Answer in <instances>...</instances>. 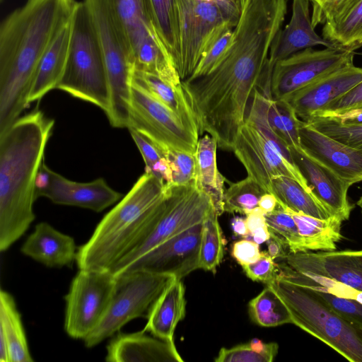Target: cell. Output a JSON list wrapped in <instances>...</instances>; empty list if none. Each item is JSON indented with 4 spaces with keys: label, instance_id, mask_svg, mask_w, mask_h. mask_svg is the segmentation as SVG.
Instances as JSON below:
<instances>
[{
    "label": "cell",
    "instance_id": "39",
    "mask_svg": "<svg viewBox=\"0 0 362 362\" xmlns=\"http://www.w3.org/2000/svg\"><path fill=\"white\" fill-rule=\"evenodd\" d=\"M315 117L341 122L362 121V81L313 117Z\"/></svg>",
    "mask_w": 362,
    "mask_h": 362
},
{
    "label": "cell",
    "instance_id": "41",
    "mask_svg": "<svg viewBox=\"0 0 362 362\" xmlns=\"http://www.w3.org/2000/svg\"><path fill=\"white\" fill-rule=\"evenodd\" d=\"M312 289L321 300L337 314L362 329L361 303L356 299L338 296L323 290Z\"/></svg>",
    "mask_w": 362,
    "mask_h": 362
},
{
    "label": "cell",
    "instance_id": "46",
    "mask_svg": "<svg viewBox=\"0 0 362 362\" xmlns=\"http://www.w3.org/2000/svg\"><path fill=\"white\" fill-rule=\"evenodd\" d=\"M357 0H327L320 6L313 8L312 23L314 27L325 23L346 11Z\"/></svg>",
    "mask_w": 362,
    "mask_h": 362
},
{
    "label": "cell",
    "instance_id": "57",
    "mask_svg": "<svg viewBox=\"0 0 362 362\" xmlns=\"http://www.w3.org/2000/svg\"><path fill=\"white\" fill-rule=\"evenodd\" d=\"M310 1H311L313 4H314L317 0H309Z\"/></svg>",
    "mask_w": 362,
    "mask_h": 362
},
{
    "label": "cell",
    "instance_id": "59",
    "mask_svg": "<svg viewBox=\"0 0 362 362\" xmlns=\"http://www.w3.org/2000/svg\"><path fill=\"white\" fill-rule=\"evenodd\" d=\"M4 0H0L1 2H2Z\"/></svg>",
    "mask_w": 362,
    "mask_h": 362
},
{
    "label": "cell",
    "instance_id": "19",
    "mask_svg": "<svg viewBox=\"0 0 362 362\" xmlns=\"http://www.w3.org/2000/svg\"><path fill=\"white\" fill-rule=\"evenodd\" d=\"M299 135L300 148L309 156L351 185L362 182V150L344 144L304 122Z\"/></svg>",
    "mask_w": 362,
    "mask_h": 362
},
{
    "label": "cell",
    "instance_id": "32",
    "mask_svg": "<svg viewBox=\"0 0 362 362\" xmlns=\"http://www.w3.org/2000/svg\"><path fill=\"white\" fill-rule=\"evenodd\" d=\"M323 37L337 48L354 52L362 46V0L324 23Z\"/></svg>",
    "mask_w": 362,
    "mask_h": 362
},
{
    "label": "cell",
    "instance_id": "6",
    "mask_svg": "<svg viewBox=\"0 0 362 362\" xmlns=\"http://www.w3.org/2000/svg\"><path fill=\"white\" fill-rule=\"evenodd\" d=\"M272 288L288 310L292 323L352 362H362V329L337 314L310 288L276 278Z\"/></svg>",
    "mask_w": 362,
    "mask_h": 362
},
{
    "label": "cell",
    "instance_id": "58",
    "mask_svg": "<svg viewBox=\"0 0 362 362\" xmlns=\"http://www.w3.org/2000/svg\"><path fill=\"white\" fill-rule=\"evenodd\" d=\"M243 1V3H245V0H242Z\"/></svg>",
    "mask_w": 362,
    "mask_h": 362
},
{
    "label": "cell",
    "instance_id": "15",
    "mask_svg": "<svg viewBox=\"0 0 362 362\" xmlns=\"http://www.w3.org/2000/svg\"><path fill=\"white\" fill-rule=\"evenodd\" d=\"M232 151L246 169L247 176L266 192L270 191L272 179L280 175L290 177L310 190L298 168L245 122L238 130Z\"/></svg>",
    "mask_w": 362,
    "mask_h": 362
},
{
    "label": "cell",
    "instance_id": "2",
    "mask_svg": "<svg viewBox=\"0 0 362 362\" xmlns=\"http://www.w3.org/2000/svg\"><path fill=\"white\" fill-rule=\"evenodd\" d=\"M76 0H27L0 26V133L28 106L40 60L70 21Z\"/></svg>",
    "mask_w": 362,
    "mask_h": 362
},
{
    "label": "cell",
    "instance_id": "40",
    "mask_svg": "<svg viewBox=\"0 0 362 362\" xmlns=\"http://www.w3.org/2000/svg\"><path fill=\"white\" fill-rule=\"evenodd\" d=\"M265 219L269 229L286 241L290 252H303L297 225L288 211L278 204L273 211L265 214Z\"/></svg>",
    "mask_w": 362,
    "mask_h": 362
},
{
    "label": "cell",
    "instance_id": "25",
    "mask_svg": "<svg viewBox=\"0 0 362 362\" xmlns=\"http://www.w3.org/2000/svg\"><path fill=\"white\" fill-rule=\"evenodd\" d=\"M185 307L184 285L181 279H174L151 306L143 330L174 342V332L185 316Z\"/></svg>",
    "mask_w": 362,
    "mask_h": 362
},
{
    "label": "cell",
    "instance_id": "17",
    "mask_svg": "<svg viewBox=\"0 0 362 362\" xmlns=\"http://www.w3.org/2000/svg\"><path fill=\"white\" fill-rule=\"evenodd\" d=\"M284 259L297 272L332 279L362 292V250L290 252Z\"/></svg>",
    "mask_w": 362,
    "mask_h": 362
},
{
    "label": "cell",
    "instance_id": "52",
    "mask_svg": "<svg viewBox=\"0 0 362 362\" xmlns=\"http://www.w3.org/2000/svg\"><path fill=\"white\" fill-rule=\"evenodd\" d=\"M275 196L270 192H265L261 197L258 207L266 214L273 211L278 206Z\"/></svg>",
    "mask_w": 362,
    "mask_h": 362
},
{
    "label": "cell",
    "instance_id": "45",
    "mask_svg": "<svg viewBox=\"0 0 362 362\" xmlns=\"http://www.w3.org/2000/svg\"><path fill=\"white\" fill-rule=\"evenodd\" d=\"M233 32L224 34L209 49L194 74L189 77H197L209 73L222 59L231 42Z\"/></svg>",
    "mask_w": 362,
    "mask_h": 362
},
{
    "label": "cell",
    "instance_id": "29",
    "mask_svg": "<svg viewBox=\"0 0 362 362\" xmlns=\"http://www.w3.org/2000/svg\"><path fill=\"white\" fill-rule=\"evenodd\" d=\"M286 210L291 214L297 225L303 252L336 250L337 243L342 238L341 228L344 221L341 218L332 216L327 219H320Z\"/></svg>",
    "mask_w": 362,
    "mask_h": 362
},
{
    "label": "cell",
    "instance_id": "34",
    "mask_svg": "<svg viewBox=\"0 0 362 362\" xmlns=\"http://www.w3.org/2000/svg\"><path fill=\"white\" fill-rule=\"evenodd\" d=\"M248 308L251 319L259 326L276 327L292 323L286 305L268 286L250 301Z\"/></svg>",
    "mask_w": 362,
    "mask_h": 362
},
{
    "label": "cell",
    "instance_id": "55",
    "mask_svg": "<svg viewBox=\"0 0 362 362\" xmlns=\"http://www.w3.org/2000/svg\"><path fill=\"white\" fill-rule=\"evenodd\" d=\"M327 0H317L314 4H313V8H315L318 6H320L323 2L326 1Z\"/></svg>",
    "mask_w": 362,
    "mask_h": 362
},
{
    "label": "cell",
    "instance_id": "16",
    "mask_svg": "<svg viewBox=\"0 0 362 362\" xmlns=\"http://www.w3.org/2000/svg\"><path fill=\"white\" fill-rule=\"evenodd\" d=\"M202 223L158 245L129 264L121 273L142 270L169 274L181 279L199 269Z\"/></svg>",
    "mask_w": 362,
    "mask_h": 362
},
{
    "label": "cell",
    "instance_id": "22",
    "mask_svg": "<svg viewBox=\"0 0 362 362\" xmlns=\"http://www.w3.org/2000/svg\"><path fill=\"white\" fill-rule=\"evenodd\" d=\"M309 3V0H293L290 21L278 32L270 48L269 63L272 67L279 60L316 45L337 48L315 31Z\"/></svg>",
    "mask_w": 362,
    "mask_h": 362
},
{
    "label": "cell",
    "instance_id": "49",
    "mask_svg": "<svg viewBox=\"0 0 362 362\" xmlns=\"http://www.w3.org/2000/svg\"><path fill=\"white\" fill-rule=\"evenodd\" d=\"M266 243L267 245V252L273 259L276 258L284 259L290 252L286 241L272 230H270V238Z\"/></svg>",
    "mask_w": 362,
    "mask_h": 362
},
{
    "label": "cell",
    "instance_id": "18",
    "mask_svg": "<svg viewBox=\"0 0 362 362\" xmlns=\"http://www.w3.org/2000/svg\"><path fill=\"white\" fill-rule=\"evenodd\" d=\"M292 162L306 181L311 193L334 216L346 221L353 209L347 193L351 186L329 168L305 153L289 147Z\"/></svg>",
    "mask_w": 362,
    "mask_h": 362
},
{
    "label": "cell",
    "instance_id": "38",
    "mask_svg": "<svg viewBox=\"0 0 362 362\" xmlns=\"http://www.w3.org/2000/svg\"><path fill=\"white\" fill-rule=\"evenodd\" d=\"M305 123L344 144L362 150V121L341 122L334 118L315 117Z\"/></svg>",
    "mask_w": 362,
    "mask_h": 362
},
{
    "label": "cell",
    "instance_id": "47",
    "mask_svg": "<svg viewBox=\"0 0 362 362\" xmlns=\"http://www.w3.org/2000/svg\"><path fill=\"white\" fill-rule=\"evenodd\" d=\"M129 130L145 163V171L148 172L159 159L165 156L158 146L139 132L134 129H129Z\"/></svg>",
    "mask_w": 362,
    "mask_h": 362
},
{
    "label": "cell",
    "instance_id": "28",
    "mask_svg": "<svg viewBox=\"0 0 362 362\" xmlns=\"http://www.w3.org/2000/svg\"><path fill=\"white\" fill-rule=\"evenodd\" d=\"M218 144L216 139L208 134L199 138L196 151V177L197 187L210 197L213 206L221 216L223 212L224 177L216 164Z\"/></svg>",
    "mask_w": 362,
    "mask_h": 362
},
{
    "label": "cell",
    "instance_id": "36",
    "mask_svg": "<svg viewBox=\"0 0 362 362\" xmlns=\"http://www.w3.org/2000/svg\"><path fill=\"white\" fill-rule=\"evenodd\" d=\"M268 120L272 130L288 148L300 147L299 129L303 121L286 100L270 99Z\"/></svg>",
    "mask_w": 362,
    "mask_h": 362
},
{
    "label": "cell",
    "instance_id": "51",
    "mask_svg": "<svg viewBox=\"0 0 362 362\" xmlns=\"http://www.w3.org/2000/svg\"><path fill=\"white\" fill-rule=\"evenodd\" d=\"M49 168L43 161L40 165L35 179V197H40L42 192L49 184Z\"/></svg>",
    "mask_w": 362,
    "mask_h": 362
},
{
    "label": "cell",
    "instance_id": "11",
    "mask_svg": "<svg viewBox=\"0 0 362 362\" xmlns=\"http://www.w3.org/2000/svg\"><path fill=\"white\" fill-rule=\"evenodd\" d=\"M166 185V195L160 215L150 235L122 260L112 274L121 273L147 252L168 239L202 223L214 209L207 194L196 182L187 185Z\"/></svg>",
    "mask_w": 362,
    "mask_h": 362
},
{
    "label": "cell",
    "instance_id": "7",
    "mask_svg": "<svg viewBox=\"0 0 362 362\" xmlns=\"http://www.w3.org/2000/svg\"><path fill=\"white\" fill-rule=\"evenodd\" d=\"M91 13L102 49L110 103L106 115L114 127L128 128L134 59L110 0H84Z\"/></svg>",
    "mask_w": 362,
    "mask_h": 362
},
{
    "label": "cell",
    "instance_id": "12",
    "mask_svg": "<svg viewBox=\"0 0 362 362\" xmlns=\"http://www.w3.org/2000/svg\"><path fill=\"white\" fill-rule=\"evenodd\" d=\"M128 129H134L164 153L178 150L194 153L199 134L141 86L132 83Z\"/></svg>",
    "mask_w": 362,
    "mask_h": 362
},
{
    "label": "cell",
    "instance_id": "50",
    "mask_svg": "<svg viewBox=\"0 0 362 362\" xmlns=\"http://www.w3.org/2000/svg\"><path fill=\"white\" fill-rule=\"evenodd\" d=\"M245 221L248 230L247 235L257 229L267 226L265 214L259 207L255 208L246 214Z\"/></svg>",
    "mask_w": 362,
    "mask_h": 362
},
{
    "label": "cell",
    "instance_id": "26",
    "mask_svg": "<svg viewBox=\"0 0 362 362\" xmlns=\"http://www.w3.org/2000/svg\"><path fill=\"white\" fill-rule=\"evenodd\" d=\"M71 30V19L57 35L39 64L28 99V104L40 100L57 88L66 64Z\"/></svg>",
    "mask_w": 362,
    "mask_h": 362
},
{
    "label": "cell",
    "instance_id": "35",
    "mask_svg": "<svg viewBox=\"0 0 362 362\" xmlns=\"http://www.w3.org/2000/svg\"><path fill=\"white\" fill-rule=\"evenodd\" d=\"M212 209L202 223L199 250V269L216 273L223 258L224 240L218 220Z\"/></svg>",
    "mask_w": 362,
    "mask_h": 362
},
{
    "label": "cell",
    "instance_id": "56",
    "mask_svg": "<svg viewBox=\"0 0 362 362\" xmlns=\"http://www.w3.org/2000/svg\"><path fill=\"white\" fill-rule=\"evenodd\" d=\"M357 205L361 208V209L362 211V195L360 197V199H358V201L357 202Z\"/></svg>",
    "mask_w": 362,
    "mask_h": 362
},
{
    "label": "cell",
    "instance_id": "8",
    "mask_svg": "<svg viewBox=\"0 0 362 362\" xmlns=\"http://www.w3.org/2000/svg\"><path fill=\"white\" fill-rule=\"evenodd\" d=\"M180 52L177 71L182 81L191 77L212 46L235 27L242 0H176Z\"/></svg>",
    "mask_w": 362,
    "mask_h": 362
},
{
    "label": "cell",
    "instance_id": "30",
    "mask_svg": "<svg viewBox=\"0 0 362 362\" xmlns=\"http://www.w3.org/2000/svg\"><path fill=\"white\" fill-rule=\"evenodd\" d=\"M132 83L149 92L175 112L187 128L199 134L195 117L185 95L182 86L176 88L155 74L135 69Z\"/></svg>",
    "mask_w": 362,
    "mask_h": 362
},
{
    "label": "cell",
    "instance_id": "31",
    "mask_svg": "<svg viewBox=\"0 0 362 362\" xmlns=\"http://www.w3.org/2000/svg\"><path fill=\"white\" fill-rule=\"evenodd\" d=\"M269 192L275 196L281 207L291 211L320 219H327L334 216L309 189L290 177H274Z\"/></svg>",
    "mask_w": 362,
    "mask_h": 362
},
{
    "label": "cell",
    "instance_id": "54",
    "mask_svg": "<svg viewBox=\"0 0 362 362\" xmlns=\"http://www.w3.org/2000/svg\"><path fill=\"white\" fill-rule=\"evenodd\" d=\"M270 238V230L267 226L257 229L253 233L249 234L245 239L254 241L260 245L267 242Z\"/></svg>",
    "mask_w": 362,
    "mask_h": 362
},
{
    "label": "cell",
    "instance_id": "13",
    "mask_svg": "<svg viewBox=\"0 0 362 362\" xmlns=\"http://www.w3.org/2000/svg\"><path fill=\"white\" fill-rule=\"evenodd\" d=\"M116 285L111 272L79 269L65 296L64 329L84 339L104 317Z\"/></svg>",
    "mask_w": 362,
    "mask_h": 362
},
{
    "label": "cell",
    "instance_id": "10",
    "mask_svg": "<svg viewBox=\"0 0 362 362\" xmlns=\"http://www.w3.org/2000/svg\"><path fill=\"white\" fill-rule=\"evenodd\" d=\"M110 1L129 42L134 69L180 86V76L156 32L149 0Z\"/></svg>",
    "mask_w": 362,
    "mask_h": 362
},
{
    "label": "cell",
    "instance_id": "23",
    "mask_svg": "<svg viewBox=\"0 0 362 362\" xmlns=\"http://www.w3.org/2000/svg\"><path fill=\"white\" fill-rule=\"evenodd\" d=\"M142 330L119 333L107 346L105 360L109 362H183L174 342Z\"/></svg>",
    "mask_w": 362,
    "mask_h": 362
},
{
    "label": "cell",
    "instance_id": "4",
    "mask_svg": "<svg viewBox=\"0 0 362 362\" xmlns=\"http://www.w3.org/2000/svg\"><path fill=\"white\" fill-rule=\"evenodd\" d=\"M165 184L145 172L100 221L77 250L78 269L112 272L153 230L163 206Z\"/></svg>",
    "mask_w": 362,
    "mask_h": 362
},
{
    "label": "cell",
    "instance_id": "1",
    "mask_svg": "<svg viewBox=\"0 0 362 362\" xmlns=\"http://www.w3.org/2000/svg\"><path fill=\"white\" fill-rule=\"evenodd\" d=\"M279 29L266 13L243 11L221 61L206 74L182 81L199 135L208 134L218 147L232 151L254 90L270 93L269 55Z\"/></svg>",
    "mask_w": 362,
    "mask_h": 362
},
{
    "label": "cell",
    "instance_id": "5",
    "mask_svg": "<svg viewBox=\"0 0 362 362\" xmlns=\"http://www.w3.org/2000/svg\"><path fill=\"white\" fill-rule=\"evenodd\" d=\"M56 88L99 107L105 114L109 110L110 95L104 58L84 1L77 3L71 18L66 64Z\"/></svg>",
    "mask_w": 362,
    "mask_h": 362
},
{
    "label": "cell",
    "instance_id": "44",
    "mask_svg": "<svg viewBox=\"0 0 362 362\" xmlns=\"http://www.w3.org/2000/svg\"><path fill=\"white\" fill-rule=\"evenodd\" d=\"M274 260L267 252L262 251L257 261L242 267L249 279L268 284L278 276L277 264Z\"/></svg>",
    "mask_w": 362,
    "mask_h": 362
},
{
    "label": "cell",
    "instance_id": "42",
    "mask_svg": "<svg viewBox=\"0 0 362 362\" xmlns=\"http://www.w3.org/2000/svg\"><path fill=\"white\" fill-rule=\"evenodd\" d=\"M173 170V185H187L195 182L196 158L194 153L178 150L163 153Z\"/></svg>",
    "mask_w": 362,
    "mask_h": 362
},
{
    "label": "cell",
    "instance_id": "3",
    "mask_svg": "<svg viewBox=\"0 0 362 362\" xmlns=\"http://www.w3.org/2000/svg\"><path fill=\"white\" fill-rule=\"evenodd\" d=\"M54 125V119L37 108L0 133L1 252L18 240L35 218V179Z\"/></svg>",
    "mask_w": 362,
    "mask_h": 362
},
{
    "label": "cell",
    "instance_id": "27",
    "mask_svg": "<svg viewBox=\"0 0 362 362\" xmlns=\"http://www.w3.org/2000/svg\"><path fill=\"white\" fill-rule=\"evenodd\" d=\"M0 361H33L16 302L3 289L0 291Z\"/></svg>",
    "mask_w": 362,
    "mask_h": 362
},
{
    "label": "cell",
    "instance_id": "9",
    "mask_svg": "<svg viewBox=\"0 0 362 362\" xmlns=\"http://www.w3.org/2000/svg\"><path fill=\"white\" fill-rule=\"evenodd\" d=\"M108 309L95 329L84 339L93 347L112 336L133 319L147 317L148 312L175 276L142 270L127 271L117 276Z\"/></svg>",
    "mask_w": 362,
    "mask_h": 362
},
{
    "label": "cell",
    "instance_id": "21",
    "mask_svg": "<svg viewBox=\"0 0 362 362\" xmlns=\"http://www.w3.org/2000/svg\"><path fill=\"white\" fill-rule=\"evenodd\" d=\"M49 184L40 194L60 205L74 206L100 212L119 201L122 194L103 178L89 182L71 181L49 169Z\"/></svg>",
    "mask_w": 362,
    "mask_h": 362
},
{
    "label": "cell",
    "instance_id": "20",
    "mask_svg": "<svg viewBox=\"0 0 362 362\" xmlns=\"http://www.w3.org/2000/svg\"><path fill=\"white\" fill-rule=\"evenodd\" d=\"M361 81L362 68L353 64L332 72L286 100L298 118L306 122Z\"/></svg>",
    "mask_w": 362,
    "mask_h": 362
},
{
    "label": "cell",
    "instance_id": "53",
    "mask_svg": "<svg viewBox=\"0 0 362 362\" xmlns=\"http://www.w3.org/2000/svg\"><path fill=\"white\" fill-rule=\"evenodd\" d=\"M230 226L234 235L246 238L248 230L245 218L236 216L231 219Z\"/></svg>",
    "mask_w": 362,
    "mask_h": 362
},
{
    "label": "cell",
    "instance_id": "37",
    "mask_svg": "<svg viewBox=\"0 0 362 362\" xmlns=\"http://www.w3.org/2000/svg\"><path fill=\"white\" fill-rule=\"evenodd\" d=\"M266 192L252 177L231 183L223 195L224 212L247 214L258 207L259 201Z\"/></svg>",
    "mask_w": 362,
    "mask_h": 362
},
{
    "label": "cell",
    "instance_id": "33",
    "mask_svg": "<svg viewBox=\"0 0 362 362\" xmlns=\"http://www.w3.org/2000/svg\"><path fill=\"white\" fill-rule=\"evenodd\" d=\"M149 4L158 35L177 70L180 32L176 0H149Z\"/></svg>",
    "mask_w": 362,
    "mask_h": 362
},
{
    "label": "cell",
    "instance_id": "14",
    "mask_svg": "<svg viewBox=\"0 0 362 362\" xmlns=\"http://www.w3.org/2000/svg\"><path fill=\"white\" fill-rule=\"evenodd\" d=\"M354 55V52L339 48H307L278 61L271 76V98L287 100L332 72L353 64Z\"/></svg>",
    "mask_w": 362,
    "mask_h": 362
},
{
    "label": "cell",
    "instance_id": "43",
    "mask_svg": "<svg viewBox=\"0 0 362 362\" xmlns=\"http://www.w3.org/2000/svg\"><path fill=\"white\" fill-rule=\"evenodd\" d=\"M274 357L255 351L245 343L231 348L223 347L220 349L216 362H272Z\"/></svg>",
    "mask_w": 362,
    "mask_h": 362
},
{
    "label": "cell",
    "instance_id": "48",
    "mask_svg": "<svg viewBox=\"0 0 362 362\" xmlns=\"http://www.w3.org/2000/svg\"><path fill=\"white\" fill-rule=\"evenodd\" d=\"M231 255L239 264L244 266L257 261L261 252L257 243L245 238L233 244Z\"/></svg>",
    "mask_w": 362,
    "mask_h": 362
},
{
    "label": "cell",
    "instance_id": "24",
    "mask_svg": "<svg viewBox=\"0 0 362 362\" xmlns=\"http://www.w3.org/2000/svg\"><path fill=\"white\" fill-rule=\"evenodd\" d=\"M74 238L46 222L35 226L21 247V252L48 267H71L76 261Z\"/></svg>",
    "mask_w": 362,
    "mask_h": 362
}]
</instances>
